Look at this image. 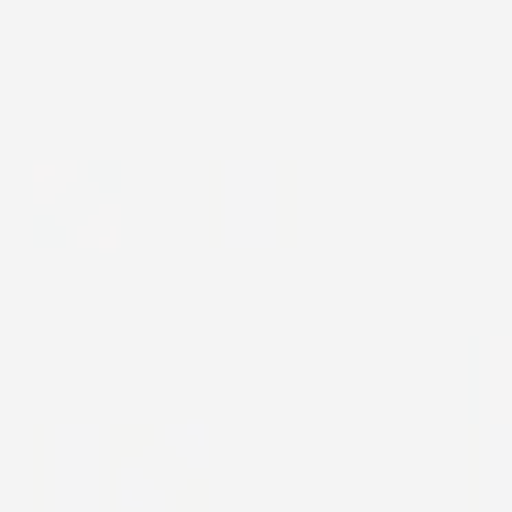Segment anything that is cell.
Returning a JSON list of instances; mask_svg holds the SVG:
<instances>
[{
  "label": "cell",
  "instance_id": "cell-4",
  "mask_svg": "<svg viewBox=\"0 0 512 512\" xmlns=\"http://www.w3.org/2000/svg\"><path fill=\"white\" fill-rule=\"evenodd\" d=\"M468 501L479 512H507V501H512V419L474 413V424H468Z\"/></svg>",
  "mask_w": 512,
  "mask_h": 512
},
{
  "label": "cell",
  "instance_id": "cell-1",
  "mask_svg": "<svg viewBox=\"0 0 512 512\" xmlns=\"http://www.w3.org/2000/svg\"><path fill=\"white\" fill-rule=\"evenodd\" d=\"M193 479H210V424H116L105 430V512H166Z\"/></svg>",
  "mask_w": 512,
  "mask_h": 512
},
{
  "label": "cell",
  "instance_id": "cell-8",
  "mask_svg": "<svg viewBox=\"0 0 512 512\" xmlns=\"http://www.w3.org/2000/svg\"><path fill=\"white\" fill-rule=\"evenodd\" d=\"M34 243L39 248H72V221H61L56 210H34Z\"/></svg>",
  "mask_w": 512,
  "mask_h": 512
},
{
  "label": "cell",
  "instance_id": "cell-5",
  "mask_svg": "<svg viewBox=\"0 0 512 512\" xmlns=\"http://www.w3.org/2000/svg\"><path fill=\"white\" fill-rule=\"evenodd\" d=\"M72 243L94 248V254H116L122 248V199H89V210L72 215Z\"/></svg>",
  "mask_w": 512,
  "mask_h": 512
},
{
  "label": "cell",
  "instance_id": "cell-2",
  "mask_svg": "<svg viewBox=\"0 0 512 512\" xmlns=\"http://www.w3.org/2000/svg\"><path fill=\"white\" fill-rule=\"evenodd\" d=\"M204 232L215 248H298V166L215 160Z\"/></svg>",
  "mask_w": 512,
  "mask_h": 512
},
{
  "label": "cell",
  "instance_id": "cell-3",
  "mask_svg": "<svg viewBox=\"0 0 512 512\" xmlns=\"http://www.w3.org/2000/svg\"><path fill=\"white\" fill-rule=\"evenodd\" d=\"M28 496L39 512H105V430L100 424H39Z\"/></svg>",
  "mask_w": 512,
  "mask_h": 512
},
{
  "label": "cell",
  "instance_id": "cell-6",
  "mask_svg": "<svg viewBox=\"0 0 512 512\" xmlns=\"http://www.w3.org/2000/svg\"><path fill=\"white\" fill-rule=\"evenodd\" d=\"M28 193H34V210H61L78 193V166L72 160H39L34 177H28Z\"/></svg>",
  "mask_w": 512,
  "mask_h": 512
},
{
  "label": "cell",
  "instance_id": "cell-7",
  "mask_svg": "<svg viewBox=\"0 0 512 512\" xmlns=\"http://www.w3.org/2000/svg\"><path fill=\"white\" fill-rule=\"evenodd\" d=\"M78 182L94 188V199H122V166H116V160H89V166H78Z\"/></svg>",
  "mask_w": 512,
  "mask_h": 512
}]
</instances>
